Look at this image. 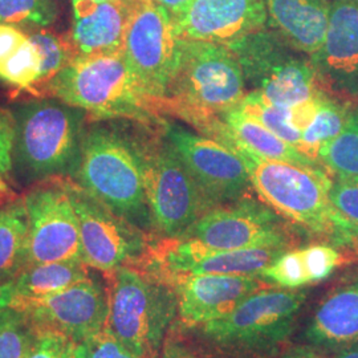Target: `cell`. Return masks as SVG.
I'll use <instances>...</instances> for the list:
<instances>
[{"mask_svg": "<svg viewBox=\"0 0 358 358\" xmlns=\"http://www.w3.org/2000/svg\"><path fill=\"white\" fill-rule=\"evenodd\" d=\"M15 124L10 112L0 109V192H7V180L13 178Z\"/></svg>", "mask_w": 358, "mask_h": 358, "instance_id": "obj_36", "label": "cell"}, {"mask_svg": "<svg viewBox=\"0 0 358 358\" xmlns=\"http://www.w3.org/2000/svg\"><path fill=\"white\" fill-rule=\"evenodd\" d=\"M278 358H325V356L322 355V350L320 349L304 344L285 349Z\"/></svg>", "mask_w": 358, "mask_h": 358, "instance_id": "obj_39", "label": "cell"}, {"mask_svg": "<svg viewBox=\"0 0 358 358\" xmlns=\"http://www.w3.org/2000/svg\"><path fill=\"white\" fill-rule=\"evenodd\" d=\"M341 263L340 252L328 244H313L306 248L285 251L259 278L282 289H300L332 275Z\"/></svg>", "mask_w": 358, "mask_h": 358, "instance_id": "obj_23", "label": "cell"}, {"mask_svg": "<svg viewBox=\"0 0 358 358\" xmlns=\"http://www.w3.org/2000/svg\"><path fill=\"white\" fill-rule=\"evenodd\" d=\"M185 238L215 250H288L294 241L276 211L250 199L206 211Z\"/></svg>", "mask_w": 358, "mask_h": 358, "instance_id": "obj_13", "label": "cell"}, {"mask_svg": "<svg viewBox=\"0 0 358 358\" xmlns=\"http://www.w3.org/2000/svg\"><path fill=\"white\" fill-rule=\"evenodd\" d=\"M50 94L93 120H154L153 101L142 92L124 52L73 57L45 85Z\"/></svg>", "mask_w": 358, "mask_h": 358, "instance_id": "obj_6", "label": "cell"}, {"mask_svg": "<svg viewBox=\"0 0 358 358\" xmlns=\"http://www.w3.org/2000/svg\"><path fill=\"white\" fill-rule=\"evenodd\" d=\"M64 183L76 210L84 263L105 273L142 263L150 250L146 232L115 215L73 180L64 178Z\"/></svg>", "mask_w": 358, "mask_h": 358, "instance_id": "obj_11", "label": "cell"}, {"mask_svg": "<svg viewBox=\"0 0 358 358\" xmlns=\"http://www.w3.org/2000/svg\"><path fill=\"white\" fill-rule=\"evenodd\" d=\"M301 338L322 352L358 341V282L328 294L308 321Z\"/></svg>", "mask_w": 358, "mask_h": 358, "instance_id": "obj_21", "label": "cell"}, {"mask_svg": "<svg viewBox=\"0 0 358 358\" xmlns=\"http://www.w3.org/2000/svg\"><path fill=\"white\" fill-rule=\"evenodd\" d=\"M0 81L35 90L41 83V57L26 31L0 23Z\"/></svg>", "mask_w": 358, "mask_h": 358, "instance_id": "obj_26", "label": "cell"}, {"mask_svg": "<svg viewBox=\"0 0 358 358\" xmlns=\"http://www.w3.org/2000/svg\"><path fill=\"white\" fill-rule=\"evenodd\" d=\"M245 97V80L230 47L182 38L176 76L165 103L195 122L235 109Z\"/></svg>", "mask_w": 358, "mask_h": 358, "instance_id": "obj_7", "label": "cell"}, {"mask_svg": "<svg viewBox=\"0 0 358 358\" xmlns=\"http://www.w3.org/2000/svg\"><path fill=\"white\" fill-rule=\"evenodd\" d=\"M158 6L164 7L173 19L178 17L180 13H185L186 8L192 3V0H153Z\"/></svg>", "mask_w": 358, "mask_h": 358, "instance_id": "obj_40", "label": "cell"}, {"mask_svg": "<svg viewBox=\"0 0 358 358\" xmlns=\"http://www.w3.org/2000/svg\"><path fill=\"white\" fill-rule=\"evenodd\" d=\"M59 15L57 0H0V23L23 31L52 26Z\"/></svg>", "mask_w": 358, "mask_h": 358, "instance_id": "obj_30", "label": "cell"}, {"mask_svg": "<svg viewBox=\"0 0 358 358\" xmlns=\"http://www.w3.org/2000/svg\"><path fill=\"white\" fill-rule=\"evenodd\" d=\"M84 262H57L27 266L13 280L0 287V307L38 300L64 291L90 276Z\"/></svg>", "mask_w": 358, "mask_h": 358, "instance_id": "obj_24", "label": "cell"}, {"mask_svg": "<svg viewBox=\"0 0 358 358\" xmlns=\"http://www.w3.org/2000/svg\"><path fill=\"white\" fill-rule=\"evenodd\" d=\"M76 358H142L124 345L105 327L76 345Z\"/></svg>", "mask_w": 358, "mask_h": 358, "instance_id": "obj_34", "label": "cell"}, {"mask_svg": "<svg viewBox=\"0 0 358 358\" xmlns=\"http://www.w3.org/2000/svg\"><path fill=\"white\" fill-rule=\"evenodd\" d=\"M143 174L153 230L164 239L185 238L208 207L170 142L146 138Z\"/></svg>", "mask_w": 358, "mask_h": 358, "instance_id": "obj_9", "label": "cell"}, {"mask_svg": "<svg viewBox=\"0 0 358 358\" xmlns=\"http://www.w3.org/2000/svg\"><path fill=\"white\" fill-rule=\"evenodd\" d=\"M268 24L291 47L307 56L320 50L325 38L329 0H264Z\"/></svg>", "mask_w": 358, "mask_h": 358, "instance_id": "obj_22", "label": "cell"}, {"mask_svg": "<svg viewBox=\"0 0 358 358\" xmlns=\"http://www.w3.org/2000/svg\"><path fill=\"white\" fill-rule=\"evenodd\" d=\"M164 279L177 292L183 329L224 317L248 296L267 287L257 276L179 275Z\"/></svg>", "mask_w": 358, "mask_h": 358, "instance_id": "obj_18", "label": "cell"}, {"mask_svg": "<svg viewBox=\"0 0 358 358\" xmlns=\"http://www.w3.org/2000/svg\"><path fill=\"white\" fill-rule=\"evenodd\" d=\"M106 327L142 358H161L167 334L178 319L174 287L149 269L124 266L109 272Z\"/></svg>", "mask_w": 358, "mask_h": 358, "instance_id": "obj_5", "label": "cell"}, {"mask_svg": "<svg viewBox=\"0 0 358 358\" xmlns=\"http://www.w3.org/2000/svg\"><path fill=\"white\" fill-rule=\"evenodd\" d=\"M134 1L71 0L72 19L65 40L73 57L122 52Z\"/></svg>", "mask_w": 358, "mask_h": 358, "instance_id": "obj_20", "label": "cell"}, {"mask_svg": "<svg viewBox=\"0 0 358 358\" xmlns=\"http://www.w3.org/2000/svg\"><path fill=\"white\" fill-rule=\"evenodd\" d=\"M28 266V215L24 198L0 206V287Z\"/></svg>", "mask_w": 358, "mask_h": 358, "instance_id": "obj_27", "label": "cell"}, {"mask_svg": "<svg viewBox=\"0 0 358 358\" xmlns=\"http://www.w3.org/2000/svg\"><path fill=\"white\" fill-rule=\"evenodd\" d=\"M251 185L280 217L332 241L337 245L357 243L358 226L331 202L333 179L320 166L259 158L241 150Z\"/></svg>", "mask_w": 358, "mask_h": 358, "instance_id": "obj_4", "label": "cell"}, {"mask_svg": "<svg viewBox=\"0 0 358 358\" xmlns=\"http://www.w3.org/2000/svg\"><path fill=\"white\" fill-rule=\"evenodd\" d=\"M310 62L327 87L358 97V0H333L325 38Z\"/></svg>", "mask_w": 358, "mask_h": 358, "instance_id": "obj_19", "label": "cell"}, {"mask_svg": "<svg viewBox=\"0 0 358 358\" xmlns=\"http://www.w3.org/2000/svg\"><path fill=\"white\" fill-rule=\"evenodd\" d=\"M76 343L51 329L36 328L27 358H76Z\"/></svg>", "mask_w": 358, "mask_h": 358, "instance_id": "obj_35", "label": "cell"}, {"mask_svg": "<svg viewBox=\"0 0 358 358\" xmlns=\"http://www.w3.org/2000/svg\"><path fill=\"white\" fill-rule=\"evenodd\" d=\"M161 358H201L194 355L192 350L182 343L167 338L161 353Z\"/></svg>", "mask_w": 358, "mask_h": 358, "instance_id": "obj_38", "label": "cell"}, {"mask_svg": "<svg viewBox=\"0 0 358 358\" xmlns=\"http://www.w3.org/2000/svg\"><path fill=\"white\" fill-rule=\"evenodd\" d=\"M224 127L229 133L227 145L236 152H248L259 158L289 162L300 166H319L300 153L292 145L260 124L256 118L245 115L238 108L223 115Z\"/></svg>", "mask_w": 358, "mask_h": 358, "instance_id": "obj_25", "label": "cell"}, {"mask_svg": "<svg viewBox=\"0 0 358 358\" xmlns=\"http://www.w3.org/2000/svg\"><path fill=\"white\" fill-rule=\"evenodd\" d=\"M36 327L23 310L0 307V358H27Z\"/></svg>", "mask_w": 358, "mask_h": 358, "instance_id": "obj_32", "label": "cell"}, {"mask_svg": "<svg viewBox=\"0 0 358 358\" xmlns=\"http://www.w3.org/2000/svg\"><path fill=\"white\" fill-rule=\"evenodd\" d=\"M180 43L170 13L153 0H136L129 17L124 56L142 92L164 101L176 76Z\"/></svg>", "mask_w": 358, "mask_h": 358, "instance_id": "obj_10", "label": "cell"}, {"mask_svg": "<svg viewBox=\"0 0 358 358\" xmlns=\"http://www.w3.org/2000/svg\"><path fill=\"white\" fill-rule=\"evenodd\" d=\"M229 47L241 63L244 80L254 87L252 92L268 103L294 108L321 92L312 62L275 31L260 29Z\"/></svg>", "mask_w": 358, "mask_h": 358, "instance_id": "obj_8", "label": "cell"}, {"mask_svg": "<svg viewBox=\"0 0 358 358\" xmlns=\"http://www.w3.org/2000/svg\"><path fill=\"white\" fill-rule=\"evenodd\" d=\"M332 205L358 226V178H334L329 192Z\"/></svg>", "mask_w": 358, "mask_h": 358, "instance_id": "obj_37", "label": "cell"}, {"mask_svg": "<svg viewBox=\"0 0 358 358\" xmlns=\"http://www.w3.org/2000/svg\"><path fill=\"white\" fill-rule=\"evenodd\" d=\"M120 1H127V0H120Z\"/></svg>", "mask_w": 358, "mask_h": 358, "instance_id": "obj_42", "label": "cell"}, {"mask_svg": "<svg viewBox=\"0 0 358 358\" xmlns=\"http://www.w3.org/2000/svg\"><path fill=\"white\" fill-rule=\"evenodd\" d=\"M8 307L23 310L36 328L64 334L76 344L108 324L109 288L97 276H90L44 299L16 301Z\"/></svg>", "mask_w": 358, "mask_h": 358, "instance_id": "obj_16", "label": "cell"}, {"mask_svg": "<svg viewBox=\"0 0 358 358\" xmlns=\"http://www.w3.org/2000/svg\"><path fill=\"white\" fill-rule=\"evenodd\" d=\"M28 266L84 262L76 210L64 178L48 179L27 192Z\"/></svg>", "mask_w": 358, "mask_h": 358, "instance_id": "obj_12", "label": "cell"}, {"mask_svg": "<svg viewBox=\"0 0 358 358\" xmlns=\"http://www.w3.org/2000/svg\"><path fill=\"white\" fill-rule=\"evenodd\" d=\"M166 138L192 174L208 210L236 202L251 185L250 170L236 150L178 125L167 127Z\"/></svg>", "mask_w": 358, "mask_h": 358, "instance_id": "obj_14", "label": "cell"}, {"mask_svg": "<svg viewBox=\"0 0 358 358\" xmlns=\"http://www.w3.org/2000/svg\"><path fill=\"white\" fill-rule=\"evenodd\" d=\"M334 358H358V341L338 349Z\"/></svg>", "mask_w": 358, "mask_h": 358, "instance_id": "obj_41", "label": "cell"}, {"mask_svg": "<svg viewBox=\"0 0 358 358\" xmlns=\"http://www.w3.org/2000/svg\"><path fill=\"white\" fill-rule=\"evenodd\" d=\"M173 20L179 38L229 47L264 29L268 16L264 0H192Z\"/></svg>", "mask_w": 358, "mask_h": 358, "instance_id": "obj_17", "label": "cell"}, {"mask_svg": "<svg viewBox=\"0 0 358 358\" xmlns=\"http://www.w3.org/2000/svg\"><path fill=\"white\" fill-rule=\"evenodd\" d=\"M34 44L38 47L41 57V83L48 84V81L56 76L62 69L71 63L73 55L66 43L62 38L47 28H36L27 32Z\"/></svg>", "mask_w": 358, "mask_h": 358, "instance_id": "obj_33", "label": "cell"}, {"mask_svg": "<svg viewBox=\"0 0 358 358\" xmlns=\"http://www.w3.org/2000/svg\"><path fill=\"white\" fill-rule=\"evenodd\" d=\"M344 103L331 99L324 93L313 121L301 134L299 152L312 162H319L321 149L333 141L344 129L349 115Z\"/></svg>", "mask_w": 358, "mask_h": 358, "instance_id": "obj_28", "label": "cell"}, {"mask_svg": "<svg viewBox=\"0 0 358 358\" xmlns=\"http://www.w3.org/2000/svg\"><path fill=\"white\" fill-rule=\"evenodd\" d=\"M145 145L146 138L109 120L92 121L85 128L76 173L69 179L148 234L154 230L145 190Z\"/></svg>", "mask_w": 358, "mask_h": 358, "instance_id": "obj_1", "label": "cell"}, {"mask_svg": "<svg viewBox=\"0 0 358 358\" xmlns=\"http://www.w3.org/2000/svg\"><path fill=\"white\" fill-rule=\"evenodd\" d=\"M13 178L29 185L72 178L80 164L87 113L56 97L15 103Z\"/></svg>", "mask_w": 358, "mask_h": 358, "instance_id": "obj_3", "label": "cell"}, {"mask_svg": "<svg viewBox=\"0 0 358 358\" xmlns=\"http://www.w3.org/2000/svg\"><path fill=\"white\" fill-rule=\"evenodd\" d=\"M245 115L256 118L260 124L280 137L282 141L292 145L299 150L301 134L296 130L292 122V109L282 108L264 100L256 92L245 94L243 101L236 106Z\"/></svg>", "mask_w": 358, "mask_h": 358, "instance_id": "obj_31", "label": "cell"}, {"mask_svg": "<svg viewBox=\"0 0 358 358\" xmlns=\"http://www.w3.org/2000/svg\"><path fill=\"white\" fill-rule=\"evenodd\" d=\"M307 292L266 287L222 319L186 328L215 358H278L294 334Z\"/></svg>", "mask_w": 358, "mask_h": 358, "instance_id": "obj_2", "label": "cell"}, {"mask_svg": "<svg viewBox=\"0 0 358 358\" xmlns=\"http://www.w3.org/2000/svg\"><path fill=\"white\" fill-rule=\"evenodd\" d=\"M319 162L336 178H358V103L341 133L321 149Z\"/></svg>", "mask_w": 358, "mask_h": 358, "instance_id": "obj_29", "label": "cell"}, {"mask_svg": "<svg viewBox=\"0 0 358 358\" xmlns=\"http://www.w3.org/2000/svg\"><path fill=\"white\" fill-rule=\"evenodd\" d=\"M282 248L215 250L198 241L165 239L143 259L145 268L162 278L179 275L257 276L271 266Z\"/></svg>", "mask_w": 358, "mask_h": 358, "instance_id": "obj_15", "label": "cell"}]
</instances>
